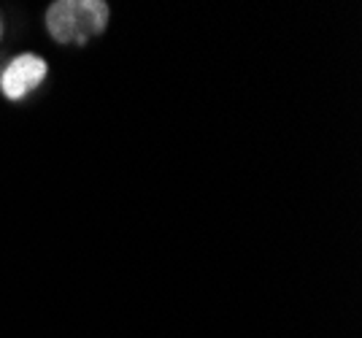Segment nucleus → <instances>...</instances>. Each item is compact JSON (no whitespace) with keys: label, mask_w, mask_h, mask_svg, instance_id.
<instances>
[{"label":"nucleus","mask_w":362,"mask_h":338,"mask_svg":"<svg viewBox=\"0 0 362 338\" xmlns=\"http://www.w3.org/2000/svg\"><path fill=\"white\" fill-rule=\"evenodd\" d=\"M108 0H52L44 11V30L57 47H87L108 30Z\"/></svg>","instance_id":"f257e3e1"},{"label":"nucleus","mask_w":362,"mask_h":338,"mask_svg":"<svg viewBox=\"0 0 362 338\" xmlns=\"http://www.w3.org/2000/svg\"><path fill=\"white\" fill-rule=\"evenodd\" d=\"M46 76H49V62L38 52H22L0 71V93L11 103H22L25 98H30L35 90L44 87Z\"/></svg>","instance_id":"f03ea898"},{"label":"nucleus","mask_w":362,"mask_h":338,"mask_svg":"<svg viewBox=\"0 0 362 338\" xmlns=\"http://www.w3.org/2000/svg\"><path fill=\"white\" fill-rule=\"evenodd\" d=\"M3 35H6V22H3V14H0V41H3Z\"/></svg>","instance_id":"7ed1b4c3"}]
</instances>
